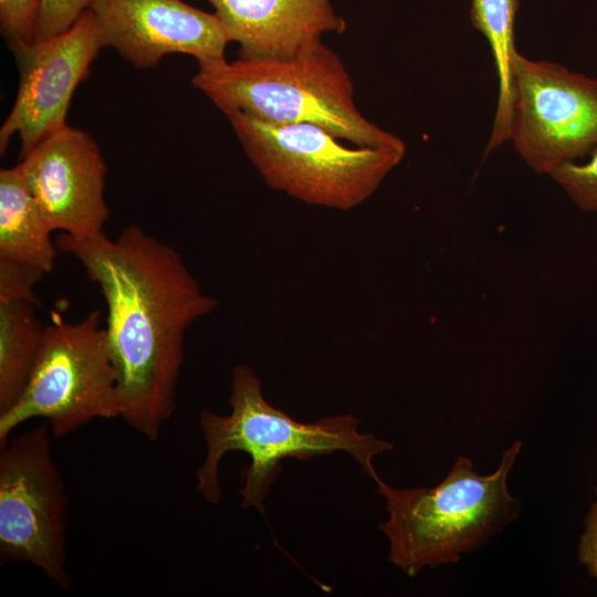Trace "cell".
I'll use <instances>...</instances> for the list:
<instances>
[{
  "instance_id": "6da1fadb",
  "label": "cell",
  "mask_w": 597,
  "mask_h": 597,
  "mask_svg": "<svg viewBox=\"0 0 597 597\" xmlns=\"http://www.w3.org/2000/svg\"><path fill=\"white\" fill-rule=\"evenodd\" d=\"M106 303L108 345L117 373L119 418L157 441L177 407L185 336L218 301L203 292L181 255L138 226L114 239L61 233Z\"/></svg>"
},
{
  "instance_id": "7a4b0ae2",
  "label": "cell",
  "mask_w": 597,
  "mask_h": 597,
  "mask_svg": "<svg viewBox=\"0 0 597 597\" xmlns=\"http://www.w3.org/2000/svg\"><path fill=\"white\" fill-rule=\"evenodd\" d=\"M229 402L228 416L209 410L200 413L207 454L196 471L197 488L212 504L221 499L220 461L231 451L245 452L250 458L240 474L242 506L264 514V500L281 472L283 459L308 460L345 451L376 483L380 478L373 459L392 449L389 442L359 432L358 419L353 415L325 417L312 423L292 419L265 400L260 378L245 365L232 369Z\"/></svg>"
},
{
  "instance_id": "3957f363",
  "label": "cell",
  "mask_w": 597,
  "mask_h": 597,
  "mask_svg": "<svg viewBox=\"0 0 597 597\" xmlns=\"http://www.w3.org/2000/svg\"><path fill=\"white\" fill-rule=\"evenodd\" d=\"M191 84L222 113L317 125L356 147L406 148L401 138L360 113L350 74L323 42L292 56L199 63Z\"/></svg>"
},
{
  "instance_id": "277c9868",
  "label": "cell",
  "mask_w": 597,
  "mask_h": 597,
  "mask_svg": "<svg viewBox=\"0 0 597 597\" xmlns=\"http://www.w3.org/2000/svg\"><path fill=\"white\" fill-rule=\"evenodd\" d=\"M521 449L522 442L514 441L490 474H479L472 460L460 455L432 488L395 489L379 479L376 491L389 513L379 528L389 541V562L409 576L427 566L455 564L514 521L521 503L510 493L507 478Z\"/></svg>"
},
{
  "instance_id": "5b68a950",
  "label": "cell",
  "mask_w": 597,
  "mask_h": 597,
  "mask_svg": "<svg viewBox=\"0 0 597 597\" xmlns=\"http://www.w3.org/2000/svg\"><path fill=\"white\" fill-rule=\"evenodd\" d=\"M223 114L264 182L313 206L356 208L406 153L396 147H347L313 124H273L239 111Z\"/></svg>"
},
{
  "instance_id": "8992f818",
  "label": "cell",
  "mask_w": 597,
  "mask_h": 597,
  "mask_svg": "<svg viewBox=\"0 0 597 597\" xmlns=\"http://www.w3.org/2000/svg\"><path fill=\"white\" fill-rule=\"evenodd\" d=\"M117 417V373L100 311L78 322L54 313L23 392L0 413V447L30 419H45L51 434L63 438L92 420Z\"/></svg>"
},
{
  "instance_id": "52a82bcc",
  "label": "cell",
  "mask_w": 597,
  "mask_h": 597,
  "mask_svg": "<svg viewBox=\"0 0 597 597\" xmlns=\"http://www.w3.org/2000/svg\"><path fill=\"white\" fill-rule=\"evenodd\" d=\"M67 495L41 423L0 447V559L30 563L64 590Z\"/></svg>"
},
{
  "instance_id": "ba28073f",
  "label": "cell",
  "mask_w": 597,
  "mask_h": 597,
  "mask_svg": "<svg viewBox=\"0 0 597 597\" xmlns=\"http://www.w3.org/2000/svg\"><path fill=\"white\" fill-rule=\"evenodd\" d=\"M509 140L535 172L551 175L597 147V80L519 51L511 76Z\"/></svg>"
},
{
  "instance_id": "9c48e42d",
  "label": "cell",
  "mask_w": 597,
  "mask_h": 597,
  "mask_svg": "<svg viewBox=\"0 0 597 597\" xmlns=\"http://www.w3.org/2000/svg\"><path fill=\"white\" fill-rule=\"evenodd\" d=\"M102 49L95 18L85 10L65 31L11 49L20 81L14 104L0 128V153L12 135L20 138V158L63 128L72 96L90 74Z\"/></svg>"
},
{
  "instance_id": "30bf717a",
  "label": "cell",
  "mask_w": 597,
  "mask_h": 597,
  "mask_svg": "<svg viewBox=\"0 0 597 597\" xmlns=\"http://www.w3.org/2000/svg\"><path fill=\"white\" fill-rule=\"evenodd\" d=\"M18 166L52 232L83 238L104 232L111 214L104 197L107 167L86 132L65 125Z\"/></svg>"
},
{
  "instance_id": "8fae6325",
  "label": "cell",
  "mask_w": 597,
  "mask_h": 597,
  "mask_svg": "<svg viewBox=\"0 0 597 597\" xmlns=\"http://www.w3.org/2000/svg\"><path fill=\"white\" fill-rule=\"evenodd\" d=\"M102 48L135 67L149 69L170 53L199 63L224 59L230 39L217 14L184 0H94L90 7Z\"/></svg>"
},
{
  "instance_id": "7c38bea8",
  "label": "cell",
  "mask_w": 597,
  "mask_h": 597,
  "mask_svg": "<svg viewBox=\"0 0 597 597\" xmlns=\"http://www.w3.org/2000/svg\"><path fill=\"white\" fill-rule=\"evenodd\" d=\"M206 1L243 59L292 56L321 43L325 33L346 30L331 0Z\"/></svg>"
},
{
  "instance_id": "4fadbf2b",
  "label": "cell",
  "mask_w": 597,
  "mask_h": 597,
  "mask_svg": "<svg viewBox=\"0 0 597 597\" xmlns=\"http://www.w3.org/2000/svg\"><path fill=\"white\" fill-rule=\"evenodd\" d=\"M17 165L0 170V259L53 270L57 245Z\"/></svg>"
},
{
  "instance_id": "5bb4252c",
  "label": "cell",
  "mask_w": 597,
  "mask_h": 597,
  "mask_svg": "<svg viewBox=\"0 0 597 597\" xmlns=\"http://www.w3.org/2000/svg\"><path fill=\"white\" fill-rule=\"evenodd\" d=\"M39 306L27 300L0 301V413L19 399L35 364L45 329Z\"/></svg>"
},
{
  "instance_id": "9a60e30c",
  "label": "cell",
  "mask_w": 597,
  "mask_h": 597,
  "mask_svg": "<svg viewBox=\"0 0 597 597\" xmlns=\"http://www.w3.org/2000/svg\"><path fill=\"white\" fill-rule=\"evenodd\" d=\"M519 6V0H471V23L491 48L499 83L494 122L484 156L509 140L511 76L517 53L514 25Z\"/></svg>"
},
{
  "instance_id": "2e32d148",
  "label": "cell",
  "mask_w": 597,
  "mask_h": 597,
  "mask_svg": "<svg viewBox=\"0 0 597 597\" xmlns=\"http://www.w3.org/2000/svg\"><path fill=\"white\" fill-rule=\"evenodd\" d=\"M549 176L579 209L597 213V147L587 161L565 163Z\"/></svg>"
},
{
  "instance_id": "e0dca14e",
  "label": "cell",
  "mask_w": 597,
  "mask_h": 597,
  "mask_svg": "<svg viewBox=\"0 0 597 597\" xmlns=\"http://www.w3.org/2000/svg\"><path fill=\"white\" fill-rule=\"evenodd\" d=\"M41 0H0V27L10 49L35 41Z\"/></svg>"
},
{
  "instance_id": "ac0fdd59",
  "label": "cell",
  "mask_w": 597,
  "mask_h": 597,
  "mask_svg": "<svg viewBox=\"0 0 597 597\" xmlns=\"http://www.w3.org/2000/svg\"><path fill=\"white\" fill-rule=\"evenodd\" d=\"M44 275L34 266L0 259V301L27 300L40 304L34 289Z\"/></svg>"
},
{
  "instance_id": "d6986e66",
  "label": "cell",
  "mask_w": 597,
  "mask_h": 597,
  "mask_svg": "<svg viewBox=\"0 0 597 597\" xmlns=\"http://www.w3.org/2000/svg\"><path fill=\"white\" fill-rule=\"evenodd\" d=\"M94 0H41L35 41L67 30ZM34 41V42H35Z\"/></svg>"
},
{
  "instance_id": "ffe728a7",
  "label": "cell",
  "mask_w": 597,
  "mask_h": 597,
  "mask_svg": "<svg viewBox=\"0 0 597 597\" xmlns=\"http://www.w3.org/2000/svg\"><path fill=\"white\" fill-rule=\"evenodd\" d=\"M578 557L580 563L587 567L589 574L597 579V488L596 500L585 519V528L578 546Z\"/></svg>"
}]
</instances>
